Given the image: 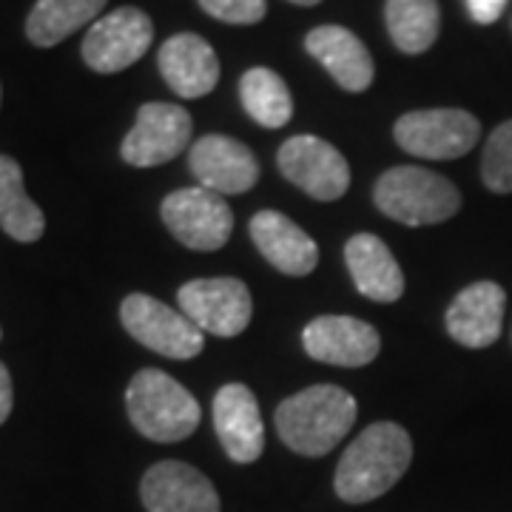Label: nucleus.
<instances>
[{"instance_id":"nucleus-10","label":"nucleus","mask_w":512,"mask_h":512,"mask_svg":"<svg viewBox=\"0 0 512 512\" xmlns=\"http://www.w3.org/2000/svg\"><path fill=\"white\" fill-rule=\"evenodd\" d=\"M279 171L319 202L339 200L350 188V165L328 140L299 134L279 148Z\"/></svg>"},{"instance_id":"nucleus-13","label":"nucleus","mask_w":512,"mask_h":512,"mask_svg":"<svg viewBox=\"0 0 512 512\" xmlns=\"http://www.w3.org/2000/svg\"><path fill=\"white\" fill-rule=\"evenodd\" d=\"M302 345L316 362L336 367H365L379 356L382 339L376 328L362 319L319 316L308 322V328L302 333Z\"/></svg>"},{"instance_id":"nucleus-6","label":"nucleus","mask_w":512,"mask_h":512,"mask_svg":"<svg viewBox=\"0 0 512 512\" xmlns=\"http://www.w3.org/2000/svg\"><path fill=\"white\" fill-rule=\"evenodd\" d=\"M120 319L140 345L168 359H194L205 348V333L183 311H174L146 293L126 296L120 305Z\"/></svg>"},{"instance_id":"nucleus-2","label":"nucleus","mask_w":512,"mask_h":512,"mask_svg":"<svg viewBox=\"0 0 512 512\" xmlns=\"http://www.w3.org/2000/svg\"><path fill=\"white\" fill-rule=\"evenodd\" d=\"M356 399L336 384H316L276 407L279 439L302 456H325L348 436Z\"/></svg>"},{"instance_id":"nucleus-30","label":"nucleus","mask_w":512,"mask_h":512,"mask_svg":"<svg viewBox=\"0 0 512 512\" xmlns=\"http://www.w3.org/2000/svg\"><path fill=\"white\" fill-rule=\"evenodd\" d=\"M0 97H3V94H0Z\"/></svg>"},{"instance_id":"nucleus-11","label":"nucleus","mask_w":512,"mask_h":512,"mask_svg":"<svg viewBox=\"0 0 512 512\" xmlns=\"http://www.w3.org/2000/svg\"><path fill=\"white\" fill-rule=\"evenodd\" d=\"M191 114L174 103H146L137 111L134 128L126 134L120 154L134 168H154L180 157L191 143Z\"/></svg>"},{"instance_id":"nucleus-14","label":"nucleus","mask_w":512,"mask_h":512,"mask_svg":"<svg viewBox=\"0 0 512 512\" xmlns=\"http://www.w3.org/2000/svg\"><path fill=\"white\" fill-rule=\"evenodd\" d=\"M148 512H220V495L197 467L183 461H160L140 484Z\"/></svg>"},{"instance_id":"nucleus-18","label":"nucleus","mask_w":512,"mask_h":512,"mask_svg":"<svg viewBox=\"0 0 512 512\" xmlns=\"http://www.w3.org/2000/svg\"><path fill=\"white\" fill-rule=\"evenodd\" d=\"M308 55L316 57L345 92H367L376 69L367 46L345 26H316L305 37Z\"/></svg>"},{"instance_id":"nucleus-3","label":"nucleus","mask_w":512,"mask_h":512,"mask_svg":"<svg viewBox=\"0 0 512 512\" xmlns=\"http://www.w3.org/2000/svg\"><path fill=\"white\" fill-rule=\"evenodd\" d=\"M126 407L131 424L151 441L188 439L200 427V402L183 384L163 370H140L126 390Z\"/></svg>"},{"instance_id":"nucleus-27","label":"nucleus","mask_w":512,"mask_h":512,"mask_svg":"<svg viewBox=\"0 0 512 512\" xmlns=\"http://www.w3.org/2000/svg\"><path fill=\"white\" fill-rule=\"evenodd\" d=\"M507 9V0H467V12L470 18L481 23V26H490L495 20L504 15Z\"/></svg>"},{"instance_id":"nucleus-19","label":"nucleus","mask_w":512,"mask_h":512,"mask_svg":"<svg viewBox=\"0 0 512 512\" xmlns=\"http://www.w3.org/2000/svg\"><path fill=\"white\" fill-rule=\"evenodd\" d=\"M251 239L282 274L308 276L319 262L316 242L279 211H259L251 220Z\"/></svg>"},{"instance_id":"nucleus-5","label":"nucleus","mask_w":512,"mask_h":512,"mask_svg":"<svg viewBox=\"0 0 512 512\" xmlns=\"http://www.w3.org/2000/svg\"><path fill=\"white\" fill-rule=\"evenodd\" d=\"M396 143L421 160H456L481 140V123L464 109H421L402 114L393 128Z\"/></svg>"},{"instance_id":"nucleus-9","label":"nucleus","mask_w":512,"mask_h":512,"mask_svg":"<svg viewBox=\"0 0 512 512\" xmlns=\"http://www.w3.org/2000/svg\"><path fill=\"white\" fill-rule=\"evenodd\" d=\"M180 311L202 330L214 336H239L251 322L254 299L245 282L234 276L194 279L185 282L180 293Z\"/></svg>"},{"instance_id":"nucleus-23","label":"nucleus","mask_w":512,"mask_h":512,"mask_svg":"<svg viewBox=\"0 0 512 512\" xmlns=\"http://www.w3.org/2000/svg\"><path fill=\"white\" fill-rule=\"evenodd\" d=\"M0 228L18 242H35L46 231V217L26 194L23 171L12 157L0 154Z\"/></svg>"},{"instance_id":"nucleus-12","label":"nucleus","mask_w":512,"mask_h":512,"mask_svg":"<svg viewBox=\"0 0 512 512\" xmlns=\"http://www.w3.org/2000/svg\"><path fill=\"white\" fill-rule=\"evenodd\" d=\"M188 163L197 183L222 197L245 194L259 180L254 151L225 134H205L202 140H197L191 146Z\"/></svg>"},{"instance_id":"nucleus-25","label":"nucleus","mask_w":512,"mask_h":512,"mask_svg":"<svg viewBox=\"0 0 512 512\" xmlns=\"http://www.w3.org/2000/svg\"><path fill=\"white\" fill-rule=\"evenodd\" d=\"M481 180L495 194H512V120L490 134L481 160Z\"/></svg>"},{"instance_id":"nucleus-29","label":"nucleus","mask_w":512,"mask_h":512,"mask_svg":"<svg viewBox=\"0 0 512 512\" xmlns=\"http://www.w3.org/2000/svg\"><path fill=\"white\" fill-rule=\"evenodd\" d=\"M288 3H296V6H316V3H322V0H288Z\"/></svg>"},{"instance_id":"nucleus-26","label":"nucleus","mask_w":512,"mask_h":512,"mask_svg":"<svg viewBox=\"0 0 512 512\" xmlns=\"http://www.w3.org/2000/svg\"><path fill=\"white\" fill-rule=\"evenodd\" d=\"M205 15L231 23V26H251L268 15L265 0H197Z\"/></svg>"},{"instance_id":"nucleus-8","label":"nucleus","mask_w":512,"mask_h":512,"mask_svg":"<svg viewBox=\"0 0 512 512\" xmlns=\"http://www.w3.org/2000/svg\"><path fill=\"white\" fill-rule=\"evenodd\" d=\"M160 214L168 231L191 251H217L234 231V214L225 197L202 185L168 194Z\"/></svg>"},{"instance_id":"nucleus-15","label":"nucleus","mask_w":512,"mask_h":512,"mask_svg":"<svg viewBox=\"0 0 512 512\" xmlns=\"http://www.w3.org/2000/svg\"><path fill=\"white\" fill-rule=\"evenodd\" d=\"M157 63H160V72H163L168 89L185 100L205 97L220 83L217 52L211 49V43L205 37L194 35V32H180V35L168 37L160 46Z\"/></svg>"},{"instance_id":"nucleus-28","label":"nucleus","mask_w":512,"mask_h":512,"mask_svg":"<svg viewBox=\"0 0 512 512\" xmlns=\"http://www.w3.org/2000/svg\"><path fill=\"white\" fill-rule=\"evenodd\" d=\"M12 376H9V370L6 365L0 362V424L9 419V413H12Z\"/></svg>"},{"instance_id":"nucleus-20","label":"nucleus","mask_w":512,"mask_h":512,"mask_svg":"<svg viewBox=\"0 0 512 512\" xmlns=\"http://www.w3.org/2000/svg\"><path fill=\"white\" fill-rule=\"evenodd\" d=\"M356 291L373 302H396L404 293V274L390 248L373 234H356L345 245Z\"/></svg>"},{"instance_id":"nucleus-21","label":"nucleus","mask_w":512,"mask_h":512,"mask_svg":"<svg viewBox=\"0 0 512 512\" xmlns=\"http://www.w3.org/2000/svg\"><path fill=\"white\" fill-rule=\"evenodd\" d=\"M106 3L109 0H37L26 18V37L40 49H52L86 23L97 20Z\"/></svg>"},{"instance_id":"nucleus-17","label":"nucleus","mask_w":512,"mask_h":512,"mask_svg":"<svg viewBox=\"0 0 512 512\" xmlns=\"http://www.w3.org/2000/svg\"><path fill=\"white\" fill-rule=\"evenodd\" d=\"M214 427L222 450L237 464H251L265 450V427L254 390L245 384H225L214 399Z\"/></svg>"},{"instance_id":"nucleus-22","label":"nucleus","mask_w":512,"mask_h":512,"mask_svg":"<svg viewBox=\"0 0 512 512\" xmlns=\"http://www.w3.org/2000/svg\"><path fill=\"white\" fill-rule=\"evenodd\" d=\"M387 32L404 55H424L441 32L439 0H387Z\"/></svg>"},{"instance_id":"nucleus-4","label":"nucleus","mask_w":512,"mask_h":512,"mask_svg":"<svg viewBox=\"0 0 512 512\" xmlns=\"http://www.w3.org/2000/svg\"><path fill=\"white\" fill-rule=\"evenodd\" d=\"M373 200L390 220L402 225H436L456 217L461 194L447 177L421 165H399L379 177Z\"/></svg>"},{"instance_id":"nucleus-1","label":"nucleus","mask_w":512,"mask_h":512,"mask_svg":"<svg viewBox=\"0 0 512 512\" xmlns=\"http://www.w3.org/2000/svg\"><path fill=\"white\" fill-rule=\"evenodd\" d=\"M413 441L402 424L376 421L345 450L336 467V495L348 504H367L384 495L407 473Z\"/></svg>"},{"instance_id":"nucleus-24","label":"nucleus","mask_w":512,"mask_h":512,"mask_svg":"<svg viewBox=\"0 0 512 512\" xmlns=\"http://www.w3.org/2000/svg\"><path fill=\"white\" fill-rule=\"evenodd\" d=\"M239 97L248 117L262 128L288 126L293 114V97L288 83L265 66H254L239 80Z\"/></svg>"},{"instance_id":"nucleus-7","label":"nucleus","mask_w":512,"mask_h":512,"mask_svg":"<svg viewBox=\"0 0 512 512\" xmlns=\"http://www.w3.org/2000/svg\"><path fill=\"white\" fill-rule=\"evenodd\" d=\"M154 43V23L137 6H120L97 18L83 37V60L97 74L126 72Z\"/></svg>"},{"instance_id":"nucleus-16","label":"nucleus","mask_w":512,"mask_h":512,"mask_svg":"<svg viewBox=\"0 0 512 512\" xmlns=\"http://www.w3.org/2000/svg\"><path fill=\"white\" fill-rule=\"evenodd\" d=\"M507 293L498 282H473L447 308V333L464 348H490L501 336Z\"/></svg>"}]
</instances>
